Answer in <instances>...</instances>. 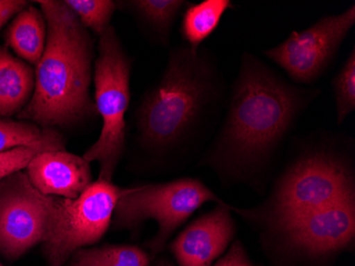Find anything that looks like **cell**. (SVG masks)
Instances as JSON below:
<instances>
[{
	"mask_svg": "<svg viewBox=\"0 0 355 266\" xmlns=\"http://www.w3.org/2000/svg\"><path fill=\"white\" fill-rule=\"evenodd\" d=\"M69 266H149L150 256L135 245H103L81 248Z\"/></svg>",
	"mask_w": 355,
	"mask_h": 266,
	"instance_id": "16",
	"label": "cell"
},
{
	"mask_svg": "<svg viewBox=\"0 0 355 266\" xmlns=\"http://www.w3.org/2000/svg\"><path fill=\"white\" fill-rule=\"evenodd\" d=\"M232 207L225 203L189 224L169 245L179 266H212L225 255L236 233Z\"/></svg>",
	"mask_w": 355,
	"mask_h": 266,
	"instance_id": "10",
	"label": "cell"
},
{
	"mask_svg": "<svg viewBox=\"0 0 355 266\" xmlns=\"http://www.w3.org/2000/svg\"><path fill=\"white\" fill-rule=\"evenodd\" d=\"M17 147L40 151H65V141L55 129H44L28 122L0 119V153Z\"/></svg>",
	"mask_w": 355,
	"mask_h": 266,
	"instance_id": "14",
	"label": "cell"
},
{
	"mask_svg": "<svg viewBox=\"0 0 355 266\" xmlns=\"http://www.w3.org/2000/svg\"><path fill=\"white\" fill-rule=\"evenodd\" d=\"M121 188L96 180L77 199L45 195L26 172L0 180V253L17 259L43 244L48 265L62 266L76 251L103 239Z\"/></svg>",
	"mask_w": 355,
	"mask_h": 266,
	"instance_id": "2",
	"label": "cell"
},
{
	"mask_svg": "<svg viewBox=\"0 0 355 266\" xmlns=\"http://www.w3.org/2000/svg\"><path fill=\"white\" fill-rule=\"evenodd\" d=\"M212 201L223 203L203 182L193 178L129 189L121 188L112 222L117 229H132L148 219L157 222V235L147 244L151 253L157 255L189 216L201 206Z\"/></svg>",
	"mask_w": 355,
	"mask_h": 266,
	"instance_id": "8",
	"label": "cell"
},
{
	"mask_svg": "<svg viewBox=\"0 0 355 266\" xmlns=\"http://www.w3.org/2000/svg\"><path fill=\"white\" fill-rule=\"evenodd\" d=\"M272 266H334L355 247V196L262 235Z\"/></svg>",
	"mask_w": 355,
	"mask_h": 266,
	"instance_id": "6",
	"label": "cell"
},
{
	"mask_svg": "<svg viewBox=\"0 0 355 266\" xmlns=\"http://www.w3.org/2000/svg\"><path fill=\"white\" fill-rule=\"evenodd\" d=\"M64 3L87 29L98 37L111 26L112 16L117 7L111 0H65Z\"/></svg>",
	"mask_w": 355,
	"mask_h": 266,
	"instance_id": "18",
	"label": "cell"
},
{
	"mask_svg": "<svg viewBox=\"0 0 355 266\" xmlns=\"http://www.w3.org/2000/svg\"><path fill=\"white\" fill-rule=\"evenodd\" d=\"M221 92L216 65L205 51L175 48L162 78L145 94L137 109L141 145L163 151L180 144L217 105Z\"/></svg>",
	"mask_w": 355,
	"mask_h": 266,
	"instance_id": "4",
	"label": "cell"
},
{
	"mask_svg": "<svg viewBox=\"0 0 355 266\" xmlns=\"http://www.w3.org/2000/svg\"><path fill=\"white\" fill-rule=\"evenodd\" d=\"M6 40L16 55L24 61L37 65L47 42V24L44 14L33 6H28L10 24Z\"/></svg>",
	"mask_w": 355,
	"mask_h": 266,
	"instance_id": "13",
	"label": "cell"
},
{
	"mask_svg": "<svg viewBox=\"0 0 355 266\" xmlns=\"http://www.w3.org/2000/svg\"><path fill=\"white\" fill-rule=\"evenodd\" d=\"M35 83L31 66L0 47V115L21 113L33 95Z\"/></svg>",
	"mask_w": 355,
	"mask_h": 266,
	"instance_id": "12",
	"label": "cell"
},
{
	"mask_svg": "<svg viewBox=\"0 0 355 266\" xmlns=\"http://www.w3.org/2000/svg\"><path fill=\"white\" fill-rule=\"evenodd\" d=\"M320 92L289 83L250 53L241 58L228 112L205 157L221 181L262 185L281 143Z\"/></svg>",
	"mask_w": 355,
	"mask_h": 266,
	"instance_id": "1",
	"label": "cell"
},
{
	"mask_svg": "<svg viewBox=\"0 0 355 266\" xmlns=\"http://www.w3.org/2000/svg\"><path fill=\"white\" fill-rule=\"evenodd\" d=\"M132 61L127 55L113 26L99 35L98 57L95 61V106L103 119L98 140L83 158L101 166L98 180L112 182L125 151V115L130 103Z\"/></svg>",
	"mask_w": 355,
	"mask_h": 266,
	"instance_id": "7",
	"label": "cell"
},
{
	"mask_svg": "<svg viewBox=\"0 0 355 266\" xmlns=\"http://www.w3.org/2000/svg\"><path fill=\"white\" fill-rule=\"evenodd\" d=\"M337 123L343 124L355 109V49L332 80Z\"/></svg>",
	"mask_w": 355,
	"mask_h": 266,
	"instance_id": "19",
	"label": "cell"
},
{
	"mask_svg": "<svg viewBox=\"0 0 355 266\" xmlns=\"http://www.w3.org/2000/svg\"><path fill=\"white\" fill-rule=\"evenodd\" d=\"M229 0H205L197 5L189 6L183 16V39L193 49H199V46L218 28L225 12L232 8Z\"/></svg>",
	"mask_w": 355,
	"mask_h": 266,
	"instance_id": "15",
	"label": "cell"
},
{
	"mask_svg": "<svg viewBox=\"0 0 355 266\" xmlns=\"http://www.w3.org/2000/svg\"><path fill=\"white\" fill-rule=\"evenodd\" d=\"M0 266H3V265H1V264H0Z\"/></svg>",
	"mask_w": 355,
	"mask_h": 266,
	"instance_id": "23",
	"label": "cell"
},
{
	"mask_svg": "<svg viewBox=\"0 0 355 266\" xmlns=\"http://www.w3.org/2000/svg\"><path fill=\"white\" fill-rule=\"evenodd\" d=\"M28 7L23 0H0V29L12 19Z\"/></svg>",
	"mask_w": 355,
	"mask_h": 266,
	"instance_id": "22",
	"label": "cell"
},
{
	"mask_svg": "<svg viewBox=\"0 0 355 266\" xmlns=\"http://www.w3.org/2000/svg\"><path fill=\"white\" fill-rule=\"evenodd\" d=\"M355 196V174L348 149L332 142L305 148L285 167L261 205L232 207L261 235L281 229L309 214Z\"/></svg>",
	"mask_w": 355,
	"mask_h": 266,
	"instance_id": "5",
	"label": "cell"
},
{
	"mask_svg": "<svg viewBox=\"0 0 355 266\" xmlns=\"http://www.w3.org/2000/svg\"><path fill=\"white\" fill-rule=\"evenodd\" d=\"M355 24V6L321 17L303 31H293L280 45L264 51L293 81L311 85L326 73Z\"/></svg>",
	"mask_w": 355,
	"mask_h": 266,
	"instance_id": "9",
	"label": "cell"
},
{
	"mask_svg": "<svg viewBox=\"0 0 355 266\" xmlns=\"http://www.w3.org/2000/svg\"><path fill=\"white\" fill-rule=\"evenodd\" d=\"M26 169L32 185L45 195L77 199L92 183L89 162L65 151L37 153Z\"/></svg>",
	"mask_w": 355,
	"mask_h": 266,
	"instance_id": "11",
	"label": "cell"
},
{
	"mask_svg": "<svg viewBox=\"0 0 355 266\" xmlns=\"http://www.w3.org/2000/svg\"><path fill=\"white\" fill-rule=\"evenodd\" d=\"M153 266H175L167 260H159ZM212 266H261L255 264L249 257L241 241L233 242L229 251L219 258Z\"/></svg>",
	"mask_w": 355,
	"mask_h": 266,
	"instance_id": "21",
	"label": "cell"
},
{
	"mask_svg": "<svg viewBox=\"0 0 355 266\" xmlns=\"http://www.w3.org/2000/svg\"><path fill=\"white\" fill-rule=\"evenodd\" d=\"M37 3L47 24V42L37 64L35 92L19 117L44 129H55L97 114L89 95L93 40L64 1Z\"/></svg>",
	"mask_w": 355,
	"mask_h": 266,
	"instance_id": "3",
	"label": "cell"
},
{
	"mask_svg": "<svg viewBox=\"0 0 355 266\" xmlns=\"http://www.w3.org/2000/svg\"><path fill=\"white\" fill-rule=\"evenodd\" d=\"M43 151L29 147H17L0 153V180L27 169L37 153Z\"/></svg>",
	"mask_w": 355,
	"mask_h": 266,
	"instance_id": "20",
	"label": "cell"
},
{
	"mask_svg": "<svg viewBox=\"0 0 355 266\" xmlns=\"http://www.w3.org/2000/svg\"><path fill=\"white\" fill-rule=\"evenodd\" d=\"M125 3L145 27L155 32L159 39H167L178 14L184 7L180 0H135Z\"/></svg>",
	"mask_w": 355,
	"mask_h": 266,
	"instance_id": "17",
	"label": "cell"
}]
</instances>
